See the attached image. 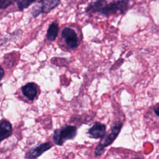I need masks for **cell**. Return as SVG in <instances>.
Segmentation results:
<instances>
[{"mask_svg":"<svg viewBox=\"0 0 159 159\" xmlns=\"http://www.w3.org/2000/svg\"><path fill=\"white\" fill-rule=\"evenodd\" d=\"M130 0H95L85 9V12L99 13L106 17L125 12L130 7Z\"/></svg>","mask_w":159,"mask_h":159,"instance_id":"cell-1","label":"cell"},{"mask_svg":"<svg viewBox=\"0 0 159 159\" xmlns=\"http://www.w3.org/2000/svg\"><path fill=\"white\" fill-rule=\"evenodd\" d=\"M122 125L123 123L120 120L116 121L113 123L109 134H107L106 136L104 135L102 137L103 139L99 142L98 145L96 147L94 150V155L96 157L101 156L104 152V148L109 146L113 143V142L115 140V139L117 138L119 134L120 133Z\"/></svg>","mask_w":159,"mask_h":159,"instance_id":"cell-2","label":"cell"},{"mask_svg":"<svg viewBox=\"0 0 159 159\" xmlns=\"http://www.w3.org/2000/svg\"><path fill=\"white\" fill-rule=\"evenodd\" d=\"M77 127L75 125H65L55 130L53 135V141L57 145H62L70 140H73L77 134Z\"/></svg>","mask_w":159,"mask_h":159,"instance_id":"cell-3","label":"cell"},{"mask_svg":"<svg viewBox=\"0 0 159 159\" xmlns=\"http://www.w3.org/2000/svg\"><path fill=\"white\" fill-rule=\"evenodd\" d=\"M60 0H40L31 10V15L35 18L41 14H48L60 4Z\"/></svg>","mask_w":159,"mask_h":159,"instance_id":"cell-4","label":"cell"},{"mask_svg":"<svg viewBox=\"0 0 159 159\" xmlns=\"http://www.w3.org/2000/svg\"><path fill=\"white\" fill-rule=\"evenodd\" d=\"M61 36L70 50H75L78 47L80 40L73 29L69 27H64L61 32Z\"/></svg>","mask_w":159,"mask_h":159,"instance_id":"cell-5","label":"cell"},{"mask_svg":"<svg viewBox=\"0 0 159 159\" xmlns=\"http://www.w3.org/2000/svg\"><path fill=\"white\" fill-rule=\"evenodd\" d=\"M53 147V144L50 142H44L39 146L30 149L25 154L26 158H37L41 156L44 152L48 150Z\"/></svg>","mask_w":159,"mask_h":159,"instance_id":"cell-6","label":"cell"},{"mask_svg":"<svg viewBox=\"0 0 159 159\" xmlns=\"http://www.w3.org/2000/svg\"><path fill=\"white\" fill-rule=\"evenodd\" d=\"M106 125L99 122H96L88 130V134L93 139H102L106 134Z\"/></svg>","mask_w":159,"mask_h":159,"instance_id":"cell-7","label":"cell"},{"mask_svg":"<svg viewBox=\"0 0 159 159\" xmlns=\"http://www.w3.org/2000/svg\"><path fill=\"white\" fill-rule=\"evenodd\" d=\"M38 85L33 82L28 83L21 88L23 95L30 101H33L36 98L38 93Z\"/></svg>","mask_w":159,"mask_h":159,"instance_id":"cell-8","label":"cell"},{"mask_svg":"<svg viewBox=\"0 0 159 159\" xmlns=\"http://www.w3.org/2000/svg\"><path fill=\"white\" fill-rule=\"evenodd\" d=\"M12 134V127L11 122L7 120H2L0 122V140L7 139Z\"/></svg>","mask_w":159,"mask_h":159,"instance_id":"cell-9","label":"cell"},{"mask_svg":"<svg viewBox=\"0 0 159 159\" xmlns=\"http://www.w3.org/2000/svg\"><path fill=\"white\" fill-rule=\"evenodd\" d=\"M59 31V25L57 22L53 21L49 25L47 31L46 37L50 42H53L56 39Z\"/></svg>","mask_w":159,"mask_h":159,"instance_id":"cell-10","label":"cell"},{"mask_svg":"<svg viewBox=\"0 0 159 159\" xmlns=\"http://www.w3.org/2000/svg\"><path fill=\"white\" fill-rule=\"evenodd\" d=\"M36 1L37 0H19L17 2L18 10L19 11H23Z\"/></svg>","mask_w":159,"mask_h":159,"instance_id":"cell-11","label":"cell"},{"mask_svg":"<svg viewBox=\"0 0 159 159\" xmlns=\"http://www.w3.org/2000/svg\"><path fill=\"white\" fill-rule=\"evenodd\" d=\"M19 0H0V9H6Z\"/></svg>","mask_w":159,"mask_h":159,"instance_id":"cell-12","label":"cell"},{"mask_svg":"<svg viewBox=\"0 0 159 159\" xmlns=\"http://www.w3.org/2000/svg\"><path fill=\"white\" fill-rule=\"evenodd\" d=\"M4 69L0 66V81L2 79V78L4 77Z\"/></svg>","mask_w":159,"mask_h":159,"instance_id":"cell-13","label":"cell"},{"mask_svg":"<svg viewBox=\"0 0 159 159\" xmlns=\"http://www.w3.org/2000/svg\"><path fill=\"white\" fill-rule=\"evenodd\" d=\"M153 111H154V112L155 113V114H156L158 117H159V106H157V107H155V108L153 109Z\"/></svg>","mask_w":159,"mask_h":159,"instance_id":"cell-14","label":"cell"},{"mask_svg":"<svg viewBox=\"0 0 159 159\" xmlns=\"http://www.w3.org/2000/svg\"><path fill=\"white\" fill-rule=\"evenodd\" d=\"M1 140H0V143H1Z\"/></svg>","mask_w":159,"mask_h":159,"instance_id":"cell-15","label":"cell"}]
</instances>
